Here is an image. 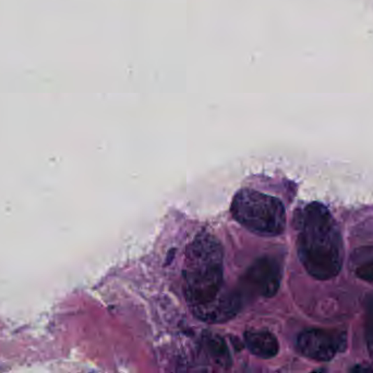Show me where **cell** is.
Listing matches in <instances>:
<instances>
[{
	"mask_svg": "<svg viewBox=\"0 0 373 373\" xmlns=\"http://www.w3.org/2000/svg\"><path fill=\"white\" fill-rule=\"evenodd\" d=\"M298 256L309 275L328 281L339 275L344 263L341 232L326 206L311 203L297 216Z\"/></svg>",
	"mask_w": 373,
	"mask_h": 373,
	"instance_id": "cell-1",
	"label": "cell"
},
{
	"mask_svg": "<svg viewBox=\"0 0 373 373\" xmlns=\"http://www.w3.org/2000/svg\"><path fill=\"white\" fill-rule=\"evenodd\" d=\"M184 293L190 306L207 304L221 291L223 248L214 236L201 233L186 248Z\"/></svg>",
	"mask_w": 373,
	"mask_h": 373,
	"instance_id": "cell-2",
	"label": "cell"
},
{
	"mask_svg": "<svg viewBox=\"0 0 373 373\" xmlns=\"http://www.w3.org/2000/svg\"><path fill=\"white\" fill-rule=\"evenodd\" d=\"M231 209L240 225L256 234L279 236L286 227V211L279 198L251 188L239 190Z\"/></svg>",
	"mask_w": 373,
	"mask_h": 373,
	"instance_id": "cell-3",
	"label": "cell"
},
{
	"mask_svg": "<svg viewBox=\"0 0 373 373\" xmlns=\"http://www.w3.org/2000/svg\"><path fill=\"white\" fill-rule=\"evenodd\" d=\"M297 347L307 358L316 361H330L346 347L344 334L311 328L302 332L297 339Z\"/></svg>",
	"mask_w": 373,
	"mask_h": 373,
	"instance_id": "cell-4",
	"label": "cell"
},
{
	"mask_svg": "<svg viewBox=\"0 0 373 373\" xmlns=\"http://www.w3.org/2000/svg\"><path fill=\"white\" fill-rule=\"evenodd\" d=\"M281 268L275 258L270 256L256 260L244 276V283L258 296L273 297L279 291Z\"/></svg>",
	"mask_w": 373,
	"mask_h": 373,
	"instance_id": "cell-5",
	"label": "cell"
},
{
	"mask_svg": "<svg viewBox=\"0 0 373 373\" xmlns=\"http://www.w3.org/2000/svg\"><path fill=\"white\" fill-rule=\"evenodd\" d=\"M240 296L237 293H221L207 304L192 307L194 314L201 320L211 323H221L234 318L240 310Z\"/></svg>",
	"mask_w": 373,
	"mask_h": 373,
	"instance_id": "cell-6",
	"label": "cell"
},
{
	"mask_svg": "<svg viewBox=\"0 0 373 373\" xmlns=\"http://www.w3.org/2000/svg\"><path fill=\"white\" fill-rule=\"evenodd\" d=\"M244 341L250 353L262 359L273 358L279 353L277 338L268 331H249L244 334Z\"/></svg>",
	"mask_w": 373,
	"mask_h": 373,
	"instance_id": "cell-7",
	"label": "cell"
},
{
	"mask_svg": "<svg viewBox=\"0 0 373 373\" xmlns=\"http://www.w3.org/2000/svg\"><path fill=\"white\" fill-rule=\"evenodd\" d=\"M349 266L358 279L373 283V246H361L353 251Z\"/></svg>",
	"mask_w": 373,
	"mask_h": 373,
	"instance_id": "cell-8",
	"label": "cell"
},
{
	"mask_svg": "<svg viewBox=\"0 0 373 373\" xmlns=\"http://www.w3.org/2000/svg\"><path fill=\"white\" fill-rule=\"evenodd\" d=\"M209 349L212 356L221 366H228L231 360H229L228 351L224 342L219 338H212L210 339Z\"/></svg>",
	"mask_w": 373,
	"mask_h": 373,
	"instance_id": "cell-9",
	"label": "cell"
},
{
	"mask_svg": "<svg viewBox=\"0 0 373 373\" xmlns=\"http://www.w3.org/2000/svg\"><path fill=\"white\" fill-rule=\"evenodd\" d=\"M370 330H372V336H373V309H372V311H371Z\"/></svg>",
	"mask_w": 373,
	"mask_h": 373,
	"instance_id": "cell-10",
	"label": "cell"
}]
</instances>
